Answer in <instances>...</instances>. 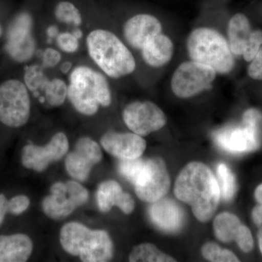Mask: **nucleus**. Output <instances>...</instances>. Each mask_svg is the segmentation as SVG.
Wrapping results in <instances>:
<instances>
[{
    "mask_svg": "<svg viewBox=\"0 0 262 262\" xmlns=\"http://www.w3.org/2000/svg\"><path fill=\"white\" fill-rule=\"evenodd\" d=\"M174 194L192 207L196 220L208 222L214 215L221 198L220 186L211 169L199 162L186 165L176 181Z\"/></svg>",
    "mask_w": 262,
    "mask_h": 262,
    "instance_id": "obj_1",
    "label": "nucleus"
},
{
    "mask_svg": "<svg viewBox=\"0 0 262 262\" xmlns=\"http://www.w3.org/2000/svg\"><path fill=\"white\" fill-rule=\"evenodd\" d=\"M67 98L82 115L92 116L99 106L107 107L112 103V93L106 77L85 66L72 70Z\"/></svg>",
    "mask_w": 262,
    "mask_h": 262,
    "instance_id": "obj_2",
    "label": "nucleus"
},
{
    "mask_svg": "<svg viewBox=\"0 0 262 262\" xmlns=\"http://www.w3.org/2000/svg\"><path fill=\"white\" fill-rule=\"evenodd\" d=\"M86 45L93 61L108 77L118 79L135 71V58L114 33L96 29L88 36Z\"/></svg>",
    "mask_w": 262,
    "mask_h": 262,
    "instance_id": "obj_3",
    "label": "nucleus"
},
{
    "mask_svg": "<svg viewBox=\"0 0 262 262\" xmlns=\"http://www.w3.org/2000/svg\"><path fill=\"white\" fill-rule=\"evenodd\" d=\"M63 250L84 262H105L113 256V241L106 231L91 230L82 224L70 222L61 228Z\"/></svg>",
    "mask_w": 262,
    "mask_h": 262,
    "instance_id": "obj_4",
    "label": "nucleus"
},
{
    "mask_svg": "<svg viewBox=\"0 0 262 262\" xmlns=\"http://www.w3.org/2000/svg\"><path fill=\"white\" fill-rule=\"evenodd\" d=\"M187 49L191 61L211 67L217 74L226 75L234 69V58L229 43L215 29H194L187 38Z\"/></svg>",
    "mask_w": 262,
    "mask_h": 262,
    "instance_id": "obj_5",
    "label": "nucleus"
},
{
    "mask_svg": "<svg viewBox=\"0 0 262 262\" xmlns=\"http://www.w3.org/2000/svg\"><path fill=\"white\" fill-rule=\"evenodd\" d=\"M31 100L29 90L22 81L9 79L0 84V122L13 128L29 121Z\"/></svg>",
    "mask_w": 262,
    "mask_h": 262,
    "instance_id": "obj_6",
    "label": "nucleus"
},
{
    "mask_svg": "<svg viewBox=\"0 0 262 262\" xmlns=\"http://www.w3.org/2000/svg\"><path fill=\"white\" fill-rule=\"evenodd\" d=\"M261 119V114L257 110H247L244 113L241 126L228 127L215 134V144L221 149L232 154L248 152L257 149L259 145L258 124Z\"/></svg>",
    "mask_w": 262,
    "mask_h": 262,
    "instance_id": "obj_7",
    "label": "nucleus"
},
{
    "mask_svg": "<svg viewBox=\"0 0 262 262\" xmlns=\"http://www.w3.org/2000/svg\"><path fill=\"white\" fill-rule=\"evenodd\" d=\"M32 28V16L27 11L18 13L10 21L5 33L4 49L13 61L27 63L35 54L37 45Z\"/></svg>",
    "mask_w": 262,
    "mask_h": 262,
    "instance_id": "obj_8",
    "label": "nucleus"
},
{
    "mask_svg": "<svg viewBox=\"0 0 262 262\" xmlns=\"http://www.w3.org/2000/svg\"><path fill=\"white\" fill-rule=\"evenodd\" d=\"M89 196L87 189L75 181L55 183L51 194L43 200V211L50 218L61 220L87 203Z\"/></svg>",
    "mask_w": 262,
    "mask_h": 262,
    "instance_id": "obj_9",
    "label": "nucleus"
},
{
    "mask_svg": "<svg viewBox=\"0 0 262 262\" xmlns=\"http://www.w3.org/2000/svg\"><path fill=\"white\" fill-rule=\"evenodd\" d=\"M216 74L208 66L193 61L184 62L172 76V91L179 98L193 97L210 89Z\"/></svg>",
    "mask_w": 262,
    "mask_h": 262,
    "instance_id": "obj_10",
    "label": "nucleus"
},
{
    "mask_svg": "<svg viewBox=\"0 0 262 262\" xmlns=\"http://www.w3.org/2000/svg\"><path fill=\"white\" fill-rule=\"evenodd\" d=\"M124 122L134 134L146 136L165 126L167 117L159 106L150 101H134L122 113Z\"/></svg>",
    "mask_w": 262,
    "mask_h": 262,
    "instance_id": "obj_11",
    "label": "nucleus"
},
{
    "mask_svg": "<svg viewBox=\"0 0 262 262\" xmlns=\"http://www.w3.org/2000/svg\"><path fill=\"white\" fill-rule=\"evenodd\" d=\"M69 149V141L63 133H57L45 146L28 144L22 150L21 162L25 168L42 172L50 164L61 160Z\"/></svg>",
    "mask_w": 262,
    "mask_h": 262,
    "instance_id": "obj_12",
    "label": "nucleus"
},
{
    "mask_svg": "<svg viewBox=\"0 0 262 262\" xmlns=\"http://www.w3.org/2000/svg\"><path fill=\"white\" fill-rule=\"evenodd\" d=\"M75 149L66 158V168L71 177L84 182L93 166L102 159V151L97 143L89 137L80 138Z\"/></svg>",
    "mask_w": 262,
    "mask_h": 262,
    "instance_id": "obj_13",
    "label": "nucleus"
},
{
    "mask_svg": "<svg viewBox=\"0 0 262 262\" xmlns=\"http://www.w3.org/2000/svg\"><path fill=\"white\" fill-rule=\"evenodd\" d=\"M213 229L215 237L222 242L235 241L244 252L249 253L252 251V234L235 215L227 212L219 214L213 221Z\"/></svg>",
    "mask_w": 262,
    "mask_h": 262,
    "instance_id": "obj_14",
    "label": "nucleus"
},
{
    "mask_svg": "<svg viewBox=\"0 0 262 262\" xmlns=\"http://www.w3.org/2000/svg\"><path fill=\"white\" fill-rule=\"evenodd\" d=\"M103 149L120 160L140 158L145 151L146 143L141 136L131 133H106L101 139Z\"/></svg>",
    "mask_w": 262,
    "mask_h": 262,
    "instance_id": "obj_15",
    "label": "nucleus"
},
{
    "mask_svg": "<svg viewBox=\"0 0 262 262\" xmlns=\"http://www.w3.org/2000/svg\"><path fill=\"white\" fill-rule=\"evenodd\" d=\"M163 27L159 19L149 14H139L127 20L123 33L126 42L131 47L141 50L146 43L162 33Z\"/></svg>",
    "mask_w": 262,
    "mask_h": 262,
    "instance_id": "obj_16",
    "label": "nucleus"
},
{
    "mask_svg": "<svg viewBox=\"0 0 262 262\" xmlns=\"http://www.w3.org/2000/svg\"><path fill=\"white\" fill-rule=\"evenodd\" d=\"M151 172L142 186L135 187L138 198L146 203H155L168 193L170 185L166 165L161 158H150Z\"/></svg>",
    "mask_w": 262,
    "mask_h": 262,
    "instance_id": "obj_17",
    "label": "nucleus"
},
{
    "mask_svg": "<svg viewBox=\"0 0 262 262\" xmlns=\"http://www.w3.org/2000/svg\"><path fill=\"white\" fill-rule=\"evenodd\" d=\"M151 222L164 232L174 233L180 230L184 222L182 208L176 202L161 198L152 203L149 209Z\"/></svg>",
    "mask_w": 262,
    "mask_h": 262,
    "instance_id": "obj_18",
    "label": "nucleus"
},
{
    "mask_svg": "<svg viewBox=\"0 0 262 262\" xmlns=\"http://www.w3.org/2000/svg\"><path fill=\"white\" fill-rule=\"evenodd\" d=\"M96 201L100 211L107 213L114 206H117L125 214H130L135 208L132 196L124 192L118 183L110 180L98 186Z\"/></svg>",
    "mask_w": 262,
    "mask_h": 262,
    "instance_id": "obj_19",
    "label": "nucleus"
},
{
    "mask_svg": "<svg viewBox=\"0 0 262 262\" xmlns=\"http://www.w3.org/2000/svg\"><path fill=\"white\" fill-rule=\"evenodd\" d=\"M33 251L32 239L27 234L0 235V262H25Z\"/></svg>",
    "mask_w": 262,
    "mask_h": 262,
    "instance_id": "obj_20",
    "label": "nucleus"
},
{
    "mask_svg": "<svg viewBox=\"0 0 262 262\" xmlns=\"http://www.w3.org/2000/svg\"><path fill=\"white\" fill-rule=\"evenodd\" d=\"M141 51L146 64L154 68H160L171 60L174 46L168 36L160 33L149 39Z\"/></svg>",
    "mask_w": 262,
    "mask_h": 262,
    "instance_id": "obj_21",
    "label": "nucleus"
},
{
    "mask_svg": "<svg viewBox=\"0 0 262 262\" xmlns=\"http://www.w3.org/2000/svg\"><path fill=\"white\" fill-rule=\"evenodd\" d=\"M252 32L249 20L242 13H237L229 20L228 43L234 56H242Z\"/></svg>",
    "mask_w": 262,
    "mask_h": 262,
    "instance_id": "obj_22",
    "label": "nucleus"
},
{
    "mask_svg": "<svg viewBox=\"0 0 262 262\" xmlns=\"http://www.w3.org/2000/svg\"><path fill=\"white\" fill-rule=\"evenodd\" d=\"M119 171L135 187L142 186L149 178L151 172L150 159L136 158L132 160H121L119 163Z\"/></svg>",
    "mask_w": 262,
    "mask_h": 262,
    "instance_id": "obj_23",
    "label": "nucleus"
},
{
    "mask_svg": "<svg viewBox=\"0 0 262 262\" xmlns=\"http://www.w3.org/2000/svg\"><path fill=\"white\" fill-rule=\"evenodd\" d=\"M68 86L61 79L48 80L39 98L41 102H46L51 106H59L65 102L67 98Z\"/></svg>",
    "mask_w": 262,
    "mask_h": 262,
    "instance_id": "obj_24",
    "label": "nucleus"
},
{
    "mask_svg": "<svg viewBox=\"0 0 262 262\" xmlns=\"http://www.w3.org/2000/svg\"><path fill=\"white\" fill-rule=\"evenodd\" d=\"M129 261L131 262H174L176 260L155 247L154 245L143 244L136 246L131 251Z\"/></svg>",
    "mask_w": 262,
    "mask_h": 262,
    "instance_id": "obj_25",
    "label": "nucleus"
},
{
    "mask_svg": "<svg viewBox=\"0 0 262 262\" xmlns=\"http://www.w3.org/2000/svg\"><path fill=\"white\" fill-rule=\"evenodd\" d=\"M44 69L42 66L32 65L25 69L24 75V82L27 86L29 91L34 96L40 98L45 86L46 85L49 79L43 72Z\"/></svg>",
    "mask_w": 262,
    "mask_h": 262,
    "instance_id": "obj_26",
    "label": "nucleus"
},
{
    "mask_svg": "<svg viewBox=\"0 0 262 262\" xmlns=\"http://www.w3.org/2000/svg\"><path fill=\"white\" fill-rule=\"evenodd\" d=\"M216 174L221 196L223 198L224 201H230L233 198L237 190L234 174L224 163H220L217 165Z\"/></svg>",
    "mask_w": 262,
    "mask_h": 262,
    "instance_id": "obj_27",
    "label": "nucleus"
},
{
    "mask_svg": "<svg viewBox=\"0 0 262 262\" xmlns=\"http://www.w3.org/2000/svg\"><path fill=\"white\" fill-rule=\"evenodd\" d=\"M55 16L61 23L80 26L82 23V15L75 5L70 2H61L57 5Z\"/></svg>",
    "mask_w": 262,
    "mask_h": 262,
    "instance_id": "obj_28",
    "label": "nucleus"
},
{
    "mask_svg": "<svg viewBox=\"0 0 262 262\" xmlns=\"http://www.w3.org/2000/svg\"><path fill=\"white\" fill-rule=\"evenodd\" d=\"M202 253L208 261L213 262H237L238 258L229 250L221 249L218 245L207 243L202 248Z\"/></svg>",
    "mask_w": 262,
    "mask_h": 262,
    "instance_id": "obj_29",
    "label": "nucleus"
},
{
    "mask_svg": "<svg viewBox=\"0 0 262 262\" xmlns=\"http://www.w3.org/2000/svg\"><path fill=\"white\" fill-rule=\"evenodd\" d=\"M261 46L262 31L259 30V29L253 31L251 38H250L248 44L246 45V48H245L244 53L242 55L245 61L247 62L252 61Z\"/></svg>",
    "mask_w": 262,
    "mask_h": 262,
    "instance_id": "obj_30",
    "label": "nucleus"
},
{
    "mask_svg": "<svg viewBox=\"0 0 262 262\" xmlns=\"http://www.w3.org/2000/svg\"><path fill=\"white\" fill-rule=\"evenodd\" d=\"M56 45L62 51L74 53L78 50L79 39L72 33H60L56 37Z\"/></svg>",
    "mask_w": 262,
    "mask_h": 262,
    "instance_id": "obj_31",
    "label": "nucleus"
},
{
    "mask_svg": "<svg viewBox=\"0 0 262 262\" xmlns=\"http://www.w3.org/2000/svg\"><path fill=\"white\" fill-rule=\"evenodd\" d=\"M30 205V200L25 195H17L8 201V211L11 214L18 215L21 214L28 209Z\"/></svg>",
    "mask_w": 262,
    "mask_h": 262,
    "instance_id": "obj_32",
    "label": "nucleus"
},
{
    "mask_svg": "<svg viewBox=\"0 0 262 262\" xmlns=\"http://www.w3.org/2000/svg\"><path fill=\"white\" fill-rule=\"evenodd\" d=\"M42 67L43 69L53 68L60 63L61 55L58 51L53 48H46L42 53Z\"/></svg>",
    "mask_w": 262,
    "mask_h": 262,
    "instance_id": "obj_33",
    "label": "nucleus"
},
{
    "mask_svg": "<svg viewBox=\"0 0 262 262\" xmlns=\"http://www.w3.org/2000/svg\"><path fill=\"white\" fill-rule=\"evenodd\" d=\"M248 75L255 80H262V46L251 61L248 68Z\"/></svg>",
    "mask_w": 262,
    "mask_h": 262,
    "instance_id": "obj_34",
    "label": "nucleus"
},
{
    "mask_svg": "<svg viewBox=\"0 0 262 262\" xmlns=\"http://www.w3.org/2000/svg\"><path fill=\"white\" fill-rule=\"evenodd\" d=\"M252 219L253 222L258 229V239L260 251L262 253V206L259 205L255 207L252 211Z\"/></svg>",
    "mask_w": 262,
    "mask_h": 262,
    "instance_id": "obj_35",
    "label": "nucleus"
},
{
    "mask_svg": "<svg viewBox=\"0 0 262 262\" xmlns=\"http://www.w3.org/2000/svg\"><path fill=\"white\" fill-rule=\"evenodd\" d=\"M8 201L4 194H0V226L5 220L8 211Z\"/></svg>",
    "mask_w": 262,
    "mask_h": 262,
    "instance_id": "obj_36",
    "label": "nucleus"
},
{
    "mask_svg": "<svg viewBox=\"0 0 262 262\" xmlns=\"http://www.w3.org/2000/svg\"><path fill=\"white\" fill-rule=\"evenodd\" d=\"M47 35L48 37V42L51 43V39L53 38L56 37L59 34V32H58V28L55 25H52L51 27H48L47 29Z\"/></svg>",
    "mask_w": 262,
    "mask_h": 262,
    "instance_id": "obj_37",
    "label": "nucleus"
},
{
    "mask_svg": "<svg viewBox=\"0 0 262 262\" xmlns=\"http://www.w3.org/2000/svg\"><path fill=\"white\" fill-rule=\"evenodd\" d=\"M255 198L258 204L262 206V184H260L255 191Z\"/></svg>",
    "mask_w": 262,
    "mask_h": 262,
    "instance_id": "obj_38",
    "label": "nucleus"
},
{
    "mask_svg": "<svg viewBox=\"0 0 262 262\" xmlns=\"http://www.w3.org/2000/svg\"><path fill=\"white\" fill-rule=\"evenodd\" d=\"M72 63L70 61H65L62 63L61 66V71L62 73L67 74L69 72H70V70H72Z\"/></svg>",
    "mask_w": 262,
    "mask_h": 262,
    "instance_id": "obj_39",
    "label": "nucleus"
},
{
    "mask_svg": "<svg viewBox=\"0 0 262 262\" xmlns=\"http://www.w3.org/2000/svg\"><path fill=\"white\" fill-rule=\"evenodd\" d=\"M72 34H73L74 35H75V37H77L78 39H81V38L82 37V32L80 29H77V30L74 31Z\"/></svg>",
    "mask_w": 262,
    "mask_h": 262,
    "instance_id": "obj_40",
    "label": "nucleus"
},
{
    "mask_svg": "<svg viewBox=\"0 0 262 262\" xmlns=\"http://www.w3.org/2000/svg\"><path fill=\"white\" fill-rule=\"evenodd\" d=\"M3 27H2L1 24H0V38L2 37V36H3Z\"/></svg>",
    "mask_w": 262,
    "mask_h": 262,
    "instance_id": "obj_41",
    "label": "nucleus"
}]
</instances>
